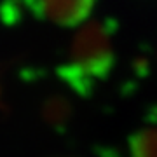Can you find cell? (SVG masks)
Listing matches in <instances>:
<instances>
[{
    "instance_id": "1",
    "label": "cell",
    "mask_w": 157,
    "mask_h": 157,
    "mask_svg": "<svg viewBox=\"0 0 157 157\" xmlns=\"http://www.w3.org/2000/svg\"><path fill=\"white\" fill-rule=\"evenodd\" d=\"M113 26L108 21H91L72 40L68 61L59 67V78L77 94L89 96L107 80L115 65Z\"/></svg>"
},
{
    "instance_id": "2",
    "label": "cell",
    "mask_w": 157,
    "mask_h": 157,
    "mask_svg": "<svg viewBox=\"0 0 157 157\" xmlns=\"http://www.w3.org/2000/svg\"><path fill=\"white\" fill-rule=\"evenodd\" d=\"M26 6L35 17L72 28L87 21L96 0H26Z\"/></svg>"
},
{
    "instance_id": "3",
    "label": "cell",
    "mask_w": 157,
    "mask_h": 157,
    "mask_svg": "<svg viewBox=\"0 0 157 157\" xmlns=\"http://www.w3.org/2000/svg\"><path fill=\"white\" fill-rule=\"evenodd\" d=\"M128 145L129 157H157V128L136 129Z\"/></svg>"
}]
</instances>
